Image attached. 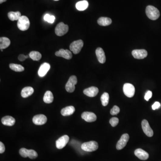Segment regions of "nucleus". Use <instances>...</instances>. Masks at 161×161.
<instances>
[{"label":"nucleus","instance_id":"2eb2a0df","mask_svg":"<svg viewBox=\"0 0 161 161\" xmlns=\"http://www.w3.org/2000/svg\"><path fill=\"white\" fill-rule=\"evenodd\" d=\"M82 118L87 122H93L97 119V116L94 113L84 112L82 114Z\"/></svg>","mask_w":161,"mask_h":161},{"label":"nucleus","instance_id":"423d86ee","mask_svg":"<svg viewBox=\"0 0 161 161\" xmlns=\"http://www.w3.org/2000/svg\"><path fill=\"white\" fill-rule=\"evenodd\" d=\"M83 45L82 40L80 39L72 43L69 46V49L74 54H78L80 52Z\"/></svg>","mask_w":161,"mask_h":161},{"label":"nucleus","instance_id":"e433bc0d","mask_svg":"<svg viewBox=\"0 0 161 161\" xmlns=\"http://www.w3.org/2000/svg\"><path fill=\"white\" fill-rule=\"evenodd\" d=\"M5 151V146L3 143L0 142V153H2Z\"/></svg>","mask_w":161,"mask_h":161},{"label":"nucleus","instance_id":"f3484780","mask_svg":"<svg viewBox=\"0 0 161 161\" xmlns=\"http://www.w3.org/2000/svg\"><path fill=\"white\" fill-rule=\"evenodd\" d=\"M135 155L140 159L146 160L149 157V154L147 152L143 150L142 149H137L135 150Z\"/></svg>","mask_w":161,"mask_h":161},{"label":"nucleus","instance_id":"58836bf2","mask_svg":"<svg viewBox=\"0 0 161 161\" xmlns=\"http://www.w3.org/2000/svg\"><path fill=\"white\" fill-rule=\"evenodd\" d=\"M1 50V51L3 52V50Z\"/></svg>","mask_w":161,"mask_h":161},{"label":"nucleus","instance_id":"6ab92c4d","mask_svg":"<svg viewBox=\"0 0 161 161\" xmlns=\"http://www.w3.org/2000/svg\"><path fill=\"white\" fill-rule=\"evenodd\" d=\"M96 55L100 63L103 64L106 62V56L104 51L102 48H98L96 50Z\"/></svg>","mask_w":161,"mask_h":161},{"label":"nucleus","instance_id":"7ed1b4c3","mask_svg":"<svg viewBox=\"0 0 161 161\" xmlns=\"http://www.w3.org/2000/svg\"><path fill=\"white\" fill-rule=\"evenodd\" d=\"M30 22L29 19L25 16H22L18 20L17 26L21 31H27L30 27Z\"/></svg>","mask_w":161,"mask_h":161},{"label":"nucleus","instance_id":"7c9ffc66","mask_svg":"<svg viewBox=\"0 0 161 161\" xmlns=\"http://www.w3.org/2000/svg\"><path fill=\"white\" fill-rule=\"evenodd\" d=\"M44 20L50 23H53L55 20L54 16L50 15L49 14H46L44 16Z\"/></svg>","mask_w":161,"mask_h":161},{"label":"nucleus","instance_id":"412c9836","mask_svg":"<svg viewBox=\"0 0 161 161\" xmlns=\"http://www.w3.org/2000/svg\"><path fill=\"white\" fill-rule=\"evenodd\" d=\"M34 92V89L31 86H27L25 87L22 89L21 91V96L24 98L28 97L32 95Z\"/></svg>","mask_w":161,"mask_h":161},{"label":"nucleus","instance_id":"4468645a","mask_svg":"<svg viewBox=\"0 0 161 161\" xmlns=\"http://www.w3.org/2000/svg\"><path fill=\"white\" fill-rule=\"evenodd\" d=\"M147 52L145 49H136L132 51V55L135 59H143L147 56Z\"/></svg>","mask_w":161,"mask_h":161},{"label":"nucleus","instance_id":"9d476101","mask_svg":"<svg viewBox=\"0 0 161 161\" xmlns=\"http://www.w3.org/2000/svg\"><path fill=\"white\" fill-rule=\"evenodd\" d=\"M69 136L67 135H64L59 138L55 142L56 148L58 149H62L65 146L69 141Z\"/></svg>","mask_w":161,"mask_h":161},{"label":"nucleus","instance_id":"6e6552de","mask_svg":"<svg viewBox=\"0 0 161 161\" xmlns=\"http://www.w3.org/2000/svg\"><path fill=\"white\" fill-rule=\"evenodd\" d=\"M123 91L126 96L132 98L134 96L135 89L131 84L125 83L123 86Z\"/></svg>","mask_w":161,"mask_h":161},{"label":"nucleus","instance_id":"f257e3e1","mask_svg":"<svg viewBox=\"0 0 161 161\" xmlns=\"http://www.w3.org/2000/svg\"><path fill=\"white\" fill-rule=\"evenodd\" d=\"M146 14L148 17L152 20H155L160 16L159 9L152 5H148L146 8Z\"/></svg>","mask_w":161,"mask_h":161},{"label":"nucleus","instance_id":"a878e982","mask_svg":"<svg viewBox=\"0 0 161 161\" xmlns=\"http://www.w3.org/2000/svg\"><path fill=\"white\" fill-rule=\"evenodd\" d=\"M53 96L52 92L50 91H46L44 97V101L45 103L48 104L52 103L53 102Z\"/></svg>","mask_w":161,"mask_h":161},{"label":"nucleus","instance_id":"ea45409f","mask_svg":"<svg viewBox=\"0 0 161 161\" xmlns=\"http://www.w3.org/2000/svg\"><path fill=\"white\" fill-rule=\"evenodd\" d=\"M54 1H59V0H54Z\"/></svg>","mask_w":161,"mask_h":161},{"label":"nucleus","instance_id":"bb28decb","mask_svg":"<svg viewBox=\"0 0 161 161\" xmlns=\"http://www.w3.org/2000/svg\"><path fill=\"white\" fill-rule=\"evenodd\" d=\"M8 18L9 19L12 21H14L18 20L21 17V14L19 11L17 12H9L8 14Z\"/></svg>","mask_w":161,"mask_h":161},{"label":"nucleus","instance_id":"f8f14e48","mask_svg":"<svg viewBox=\"0 0 161 161\" xmlns=\"http://www.w3.org/2000/svg\"><path fill=\"white\" fill-rule=\"evenodd\" d=\"M55 55L56 56L63 57L67 60H70L72 58V54L70 51L67 49H61L58 51L55 52Z\"/></svg>","mask_w":161,"mask_h":161},{"label":"nucleus","instance_id":"f704fd0d","mask_svg":"<svg viewBox=\"0 0 161 161\" xmlns=\"http://www.w3.org/2000/svg\"><path fill=\"white\" fill-rule=\"evenodd\" d=\"M161 107V104L159 102H154V104L152 105V107L153 110H155L156 109H159Z\"/></svg>","mask_w":161,"mask_h":161},{"label":"nucleus","instance_id":"39448f33","mask_svg":"<svg viewBox=\"0 0 161 161\" xmlns=\"http://www.w3.org/2000/svg\"><path fill=\"white\" fill-rule=\"evenodd\" d=\"M78 82V79L76 76H72L69 78L65 86V89L67 92L72 93L75 90V86Z\"/></svg>","mask_w":161,"mask_h":161},{"label":"nucleus","instance_id":"a211bd4d","mask_svg":"<svg viewBox=\"0 0 161 161\" xmlns=\"http://www.w3.org/2000/svg\"><path fill=\"white\" fill-rule=\"evenodd\" d=\"M50 68V65L48 63H44L40 66L38 71V74L39 76L43 77L47 74Z\"/></svg>","mask_w":161,"mask_h":161},{"label":"nucleus","instance_id":"1a4fd4ad","mask_svg":"<svg viewBox=\"0 0 161 161\" xmlns=\"http://www.w3.org/2000/svg\"><path fill=\"white\" fill-rule=\"evenodd\" d=\"M129 139V134L125 133V134L122 135L121 138L117 143L116 149L117 150L123 149L127 145Z\"/></svg>","mask_w":161,"mask_h":161},{"label":"nucleus","instance_id":"2f4dec72","mask_svg":"<svg viewBox=\"0 0 161 161\" xmlns=\"http://www.w3.org/2000/svg\"><path fill=\"white\" fill-rule=\"evenodd\" d=\"M120 112V109L117 106H114L110 111V113L112 115H116Z\"/></svg>","mask_w":161,"mask_h":161},{"label":"nucleus","instance_id":"20e7f679","mask_svg":"<svg viewBox=\"0 0 161 161\" xmlns=\"http://www.w3.org/2000/svg\"><path fill=\"white\" fill-rule=\"evenodd\" d=\"M20 155L23 158H27L29 157L30 159H34L38 157L37 153L33 149H21L19 151Z\"/></svg>","mask_w":161,"mask_h":161},{"label":"nucleus","instance_id":"393cba45","mask_svg":"<svg viewBox=\"0 0 161 161\" xmlns=\"http://www.w3.org/2000/svg\"><path fill=\"white\" fill-rule=\"evenodd\" d=\"M10 45V40L6 37H1L0 38V49L3 50L6 49Z\"/></svg>","mask_w":161,"mask_h":161},{"label":"nucleus","instance_id":"72a5a7b5","mask_svg":"<svg viewBox=\"0 0 161 161\" xmlns=\"http://www.w3.org/2000/svg\"><path fill=\"white\" fill-rule=\"evenodd\" d=\"M152 93L150 90H148L147 91L146 93V95L145 96V99L147 101H148L149 99L152 97Z\"/></svg>","mask_w":161,"mask_h":161},{"label":"nucleus","instance_id":"dca6fc26","mask_svg":"<svg viewBox=\"0 0 161 161\" xmlns=\"http://www.w3.org/2000/svg\"><path fill=\"white\" fill-rule=\"evenodd\" d=\"M84 94L89 97H94L97 95L99 93V89L95 86H91L89 88L85 89Z\"/></svg>","mask_w":161,"mask_h":161},{"label":"nucleus","instance_id":"0eeeda50","mask_svg":"<svg viewBox=\"0 0 161 161\" xmlns=\"http://www.w3.org/2000/svg\"><path fill=\"white\" fill-rule=\"evenodd\" d=\"M69 31V26L64 24L63 22H60L57 24L55 28V33L57 36H62L65 35Z\"/></svg>","mask_w":161,"mask_h":161},{"label":"nucleus","instance_id":"4c0bfd02","mask_svg":"<svg viewBox=\"0 0 161 161\" xmlns=\"http://www.w3.org/2000/svg\"><path fill=\"white\" fill-rule=\"evenodd\" d=\"M6 1H7V0H0V3H2L3 2H6Z\"/></svg>","mask_w":161,"mask_h":161},{"label":"nucleus","instance_id":"c85d7f7f","mask_svg":"<svg viewBox=\"0 0 161 161\" xmlns=\"http://www.w3.org/2000/svg\"><path fill=\"white\" fill-rule=\"evenodd\" d=\"M9 68L13 71L18 72H21L24 70V68L21 65H18V64H10L9 65Z\"/></svg>","mask_w":161,"mask_h":161},{"label":"nucleus","instance_id":"cd10ccee","mask_svg":"<svg viewBox=\"0 0 161 161\" xmlns=\"http://www.w3.org/2000/svg\"><path fill=\"white\" fill-rule=\"evenodd\" d=\"M29 56L34 61H38L42 58V55L37 51H32L29 54Z\"/></svg>","mask_w":161,"mask_h":161},{"label":"nucleus","instance_id":"aec40b11","mask_svg":"<svg viewBox=\"0 0 161 161\" xmlns=\"http://www.w3.org/2000/svg\"><path fill=\"white\" fill-rule=\"evenodd\" d=\"M2 122L5 126H12L15 123V119L13 117L5 116L2 118Z\"/></svg>","mask_w":161,"mask_h":161},{"label":"nucleus","instance_id":"c756f323","mask_svg":"<svg viewBox=\"0 0 161 161\" xmlns=\"http://www.w3.org/2000/svg\"><path fill=\"white\" fill-rule=\"evenodd\" d=\"M102 104L103 106H107L108 105L109 100V94L107 92H105L102 95L101 97Z\"/></svg>","mask_w":161,"mask_h":161},{"label":"nucleus","instance_id":"b1692460","mask_svg":"<svg viewBox=\"0 0 161 161\" xmlns=\"http://www.w3.org/2000/svg\"><path fill=\"white\" fill-rule=\"evenodd\" d=\"M112 22V19L109 18L101 17L98 20V23L101 26H109Z\"/></svg>","mask_w":161,"mask_h":161},{"label":"nucleus","instance_id":"4be33fe9","mask_svg":"<svg viewBox=\"0 0 161 161\" xmlns=\"http://www.w3.org/2000/svg\"><path fill=\"white\" fill-rule=\"evenodd\" d=\"M75 109L73 106H69L63 108L61 111V114L63 116L71 115L75 112Z\"/></svg>","mask_w":161,"mask_h":161},{"label":"nucleus","instance_id":"ddd939ff","mask_svg":"<svg viewBox=\"0 0 161 161\" xmlns=\"http://www.w3.org/2000/svg\"><path fill=\"white\" fill-rule=\"evenodd\" d=\"M47 121V117L43 114L37 115L33 118V122L37 125H44Z\"/></svg>","mask_w":161,"mask_h":161},{"label":"nucleus","instance_id":"f03ea898","mask_svg":"<svg viewBox=\"0 0 161 161\" xmlns=\"http://www.w3.org/2000/svg\"><path fill=\"white\" fill-rule=\"evenodd\" d=\"M99 145L96 142L90 141L83 143L81 146V148L83 150L86 152H93L98 149Z\"/></svg>","mask_w":161,"mask_h":161},{"label":"nucleus","instance_id":"473e14b6","mask_svg":"<svg viewBox=\"0 0 161 161\" xmlns=\"http://www.w3.org/2000/svg\"><path fill=\"white\" fill-rule=\"evenodd\" d=\"M110 124L112 127H116L118 124L119 119L116 117H113L110 120Z\"/></svg>","mask_w":161,"mask_h":161},{"label":"nucleus","instance_id":"c9c22d12","mask_svg":"<svg viewBox=\"0 0 161 161\" xmlns=\"http://www.w3.org/2000/svg\"><path fill=\"white\" fill-rule=\"evenodd\" d=\"M28 58V55H25L23 54H20L18 57V59L20 61L23 62L25 61L27 58Z\"/></svg>","mask_w":161,"mask_h":161},{"label":"nucleus","instance_id":"9b49d317","mask_svg":"<svg viewBox=\"0 0 161 161\" xmlns=\"http://www.w3.org/2000/svg\"><path fill=\"white\" fill-rule=\"evenodd\" d=\"M142 126L143 132L146 135L149 137H152L153 135V132L147 120L144 119L142 121Z\"/></svg>","mask_w":161,"mask_h":161},{"label":"nucleus","instance_id":"5701e85b","mask_svg":"<svg viewBox=\"0 0 161 161\" xmlns=\"http://www.w3.org/2000/svg\"><path fill=\"white\" fill-rule=\"evenodd\" d=\"M89 3L87 1H82L78 2L76 5V7L79 11H83L88 8Z\"/></svg>","mask_w":161,"mask_h":161}]
</instances>
